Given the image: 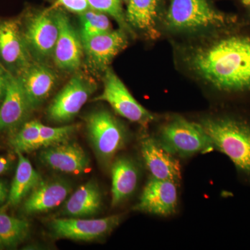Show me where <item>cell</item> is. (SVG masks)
<instances>
[{
    "instance_id": "4dcf8cb0",
    "label": "cell",
    "mask_w": 250,
    "mask_h": 250,
    "mask_svg": "<svg viewBox=\"0 0 250 250\" xmlns=\"http://www.w3.org/2000/svg\"><path fill=\"white\" fill-rule=\"evenodd\" d=\"M9 190L4 182L0 181V206L4 203L9 196Z\"/></svg>"
},
{
    "instance_id": "ffe728a7",
    "label": "cell",
    "mask_w": 250,
    "mask_h": 250,
    "mask_svg": "<svg viewBox=\"0 0 250 250\" xmlns=\"http://www.w3.org/2000/svg\"><path fill=\"white\" fill-rule=\"evenodd\" d=\"M71 191V186L62 179L42 181L29 194L23 210L28 215L48 211L65 202Z\"/></svg>"
},
{
    "instance_id": "d6986e66",
    "label": "cell",
    "mask_w": 250,
    "mask_h": 250,
    "mask_svg": "<svg viewBox=\"0 0 250 250\" xmlns=\"http://www.w3.org/2000/svg\"><path fill=\"white\" fill-rule=\"evenodd\" d=\"M32 111L21 81L9 71L6 93L0 106V130L17 127Z\"/></svg>"
},
{
    "instance_id": "83f0119b",
    "label": "cell",
    "mask_w": 250,
    "mask_h": 250,
    "mask_svg": "<svg viewBox=\"0 0 250 250\" xmlns=\"http://www.w3.org/2000/svg\"><path fill=\"white\" fill-rule=\"evenodd\" d=\"M57 4L70 12L79 15L90 9L88 0H57Z\"/></svg>"
},
{
    "instance_id": "5bb4252c",
    "label": "cell",
    "mask_w": 250,
    "mask_h": 250,
    "mask_svg": "<svg viewBox=\"0 0 250 250\" xmlns=\"http://www.w3.org/2000/svg\"><path fill=\"white\" fill-rule=\"evenodd\" d=\"M55 14L59 26V36L52 58L55 65L61 70L76 71L84 55L82 39L72 26L70 18L62 10L55 7Z\"/></svg>"
},
{
    "instance_id": "f1b7e54d",
    "label": "cell",
    "mask_w": 250,
    "mask_h": 250,
    "mask_svg": "<svg viewBox=\"0 0 250 250\" xmlns=\"http://www.w3.org/2000/svg\"><path fill=\"white\" fill-rule=\"evenodd\" d=\"M9 70L0 64V103L2 102L6 93Z\"/></svg>"
},
{
    "instance_id": "9a60e30c",
    "label": "cell",
    "mask_w": 250,
    "mask_h": 250,
    "mask_svg": "<svg viewBox=\"0 0 250 250\" xmlns=\"http://www.w3.org/2000/svg\"><path fill=\"white\" fill-rule=\"evenodd\" d=\"M39 159L49 168L64 173L80 174L90 169L86 153L78 143L70 140L43 148Z\"/></svg>"
},
{
    "instance_id": "7a4b0ae2",
    "label": "cell",
    "mask_w": 250,
    "mask_h": 250,
    "mask_svg": "<svg viewBox=\"0 0 250 250\" xmlns=\"http://www.w3.org/2000/svg\"><path fill=\"white\" fill-rule=\"evenodd\" d=\"M213 142L215 150L228 156L238 173L250 182V119L221 112H210L195 121Z\"/></svg>"
},
{
    "instance_id": "3957f363",
    "label": "cell",
    "mask_w": 250,
    "mask_h": 250,
    "mask_svg": "<svg viewBox=\"0 0 250 250\" xmlns=\"http://www.w3.org/2000/svg\"><path fill=\"white\" fill-rule=\"evenodd\" d=\"M164 27L172 34L197 35L238 24V17L219 11L209 0H170Z\"/></svg>"
},
{
    "instance_id": "484cf974",
    "label": "cell",
    "mask_w": 250,
    "mask_h": 250,
    "mask_svg": "<svg viewBox=\"0 0 250 250\" xmlns=\"http://www.w3.org/2000/svg\"><path fill=\"white\" fill-rule=\"evenodd\" d=\"M88 1L90 9L103 13L113 18L120 28L126 31L130 36H136V33L126 21L121 0H88Z\"/></svg>"
},
{
    "instance_id": "277c9868",
    "label": "cell",
    "mask_w": 250,
    "mask_h": 250,
    "mask_svg": "<svg viewBox=\"0 0 250 250\" xmlns=\"http://www.w3.org/2000/svg\"><path fill=\"white\" fill-rule=\"evenodd\" d=\"M153 134L167 152L179 160L215 150L211 139L202 126L180 115L166 117Z\"/></svg>"
},
{
    "instance_id": "e0dca14e",
    "label": "cell",
    "mask_w": 250,
    "mask_h": 250,
    "mask_svg": "<svg viewBox=\"0 0 250 250\" xmlns=\"http://www.w3.org/2000/svg\"><path fill=\"white\" fill-rule=\"evenodd\" d=\"M111 205L119 207L128 201L139 187L141 171L139 163L129 156L117 157L112 163Z\"/></svg>"
},
{
    "instance_id": "ba28073f",
    "label": "cell",
    "mask_w": 250,
    "mask_h": 250,
    "mask_svg": "<svg viewBox=\"0 0 250 250\" xmlns=\"http://www.w3.org/2000/svg\"><path fill=\"white\" fill-rule=\"evenodd\" d=\"M96 90L95 82L83 73L75 74L47 109L49 121L65 123L73 119Z\"/></svg>"
},
{
    "instance_id": "1f68e13d",
    "label": "cell",
    "mask_w": 250,
    "mask_h": 250,
    "mask_svg": "<svg viewBox=\"0 0 250 250\" xmlns=\"http://www.w3.org/2000/svg\"><path fill=\"white\" fill-rule=\"evenodd\" d=\"M243 7L250 14V0H240Z\"/></svg>"
},
{
    "instance_id": "5b68a950",
    "label": "cell",
    "mask_w": 250,
    "mask_h": 250,
    "mask_svg": "<svg viewBox=\"0 0 250 250\" xmlns=\"http://www.w3.org/2000/svg\"><path fill=\"white\" fill-rule=\"evenodd\" d=\"M90 143L102 166L111 168L116 154L129 142L127 129L106 110H98L85 118Z\"/></svg>"
},
{
    "instance_id": "8992f818",
    "label": "cell",
    "mask_w": 250,
    "mask_h": 250,
    "mask_svg": "<svg viewBox=\"0 0 250 250\" xmlns=\"http://www.w3.org/2000/svg\"><path fill=\"white\" fill-rule=\"evenodd\" d=\"M21 22L23 36L33 59L45 62L52 58L59 36L55 7L29 11Z\"/></svg>"
},
{
    "instance_id": "7c38bea8",
    "label": "cell",
    "mask_w": 250,
    "mask_h": 250,
    "mask_svg": "<svg viewBox=\"0 0 250 250\" xmlns=\"http://www.w3.org/2000/svg\"><path fill=\"white\" fill-rule=\"evenodd\" d=\"M129 34L121 28L100 35L81 38L86 64L94 72H104L129 43Z\"/></svg>"
},
{
    "instance_id": "d6a6232c",
    "label": "cell",
    "mask_w": 250,
    "mask_h": 250,
    "mask_svg": "<svg viewBox=\"0 0 250 250\" xmlns=\"http://www.w3.org/2000/svg\"><path fill=\"white\" fill-rule=\"evenodd\" d=\"M122 1H123V2H125V3H127L128 2V1H129V0H121Z\"/></svg>"
},
{
    "instance_id": "d4e9b609",
    "label": "cell",
    "mask_w": 250,
    "mask_h": 250,
    "mask_svg": "<svg viewBox=\"0 0 250 250\" xmlns=\"http://www.w3.org/2000/svg\"><path fill=\"white\" fill-rule=\"evenodd\" d=\"M81 38L100 35L111 31V24L107 15L89 9L80 15Z\"/></svg>"
},
{
    "instance_id": "9c48e42d",
    "label": "cell",
    "mask_w": 250,
    "mask_h": 250,
    "mask_svg": "<svg viewBox=\"0 0 250 250\" xmlns=\"http://www.w3.org/2000/svg\"><path fill=\"white\" fill-rule=\"evenodd\" d=\"M124 215L98 219L55 218L50 224L54 236L74 241H99L109 236L122 223Z\"/></svg>"
},
{
    "instance_id": "f546056e",
    "label": "cell",
    "mask_w": 250,
    "mask_h": 250,
    "mask_svg": "<svg viewBox=\"0 0 250 250\" xmlns=\"http://www.w3.org/2000/svg\"><path fill=\"white\" fill-rule=\"evenodd\" d=\"M11 166V161L9 158L0 156V174L4 173L9 170Z\"/></svg>"
},
{
    "instance_id": "7402d4cb",
    "label": "cell",
    "mask_w": 250,
    "mask_h": 250,
    "mask_svg": "<svg viewBox=\"0 0 250 250\" xmlns=\"http://www.w3.org/2000/svg\"><path fill=\"white\" fill-rule=\"evenodd\" d=\"M16 152L18 162L8 196V204L10 206L18 205L42 181L40 174L33 167L30 161L23 153Z\"/></svg>"
},
{
    "instance_id": "4fadbf2b",
    "label": "cell",
    "mask_w": 250,
    "mask_h": 250,
    "mask_svg": "<svg viewBox=\"0 0 250 250\" xmlns=\"http://www.w3.org/2000/svg\"><path fill=\"white\" fill-rule=\"evenodd\" d=\"M0 59L15 75H19L34 60L23 36L21 19L0 21Z\"/></svg>"
},
{
    "instance_id": "4316f807",
    "label": "cell",
    "mask_w": 250,
    "mask_h": 250,
    "mask_svg": "<svg viewBox=\"0 0 250 250\" xmlns=\"http://www.w3.org/2000/svg\"><path fill=\"white\" fill-rule=\"evenodd\" d=\"M79 128H80L79 125L52 127L41 123L40 134L41 140H42V148L68 141L72 135L78 131Z\"/></svg>"
},
{
    "instance_id": "52a82bcc",
    "label": "cell",
    "mask_w": 250,
    "mask_h": 250,
    "mask_svg": "<svg viewBox=\"0 0 250 250\" xmlns=\"http://www.w3.org/2000/svg\"><path fill=\"white\" fill-rule=\"evenodd\" d=\"M103 85V93L95 98V101L106 102L117 114L143 128H147L159 119L157 115L148 111L134 98L110 67L104 72Z\"/></svg>"
},
{
    "instance_id": "cb8c5ba5",
    "label": "cell",
    "mask_w": 250,
    "mask_h": 250,
    "mask_svg": "<svg viewBox=\"0 0 250 250\" xmlns=\"http://www.w3.org/2000/svg\"><path fill=\"white\" fill-rule=\"evenodd\" d=\"M41 122L31 121L23 124L21 129L10 140L16 152H30L42 148L40 134Z\"/></svg>"
},
{
    "instance_id": "44dd1931",
    "label": "cell",
    "mask_w": 250,
    "mask_h": 250,
    "mask_svg": "<svg viewBox=\"0 0 250 250\" xmlns=\"http://www.w3.org/2000/svg\"><path fill=\"white\" fill-rule=\"evenodd\" d=\"M103 207V196L96 182L81 186L64 204L62 214L71 218H85L98 214Z\"/></svg>"
},
{
    "instance_id": "8fae6325",
    "label": "cell",
    "mask_w": 250,
    "mask_h": 250,
    "mask_svg": "<svg viewBox=\"0 0 250 250\" xmlns=\"http://www.w3.org/2000/svg\"><path fill=\"white\" fill-rule=\"evenodd\" d=\"M140 154L150 177L180 183L182 179L180 161L163 147L154 134L143 128L139 140Z\"/></svg>"
},
{
    "instance_id": "2e32d148",
    "label": "cell",
    "mask_w": 250,
    "mask_h": 250,
    "mask_svg": "<svg viewBox=\"0 0 250 250\" xmlns=\"http://www.w3.org/2000/svg\"><path fill=\"white\" fill-rule=\"evenodd\" d=\"M16 76L21 81L33 110L47 100L58 80L56 72L45 62L35 60Z\"/></svg>"
},
{
    "instance_id": "603a6c76",
    "label": "cell",
    "mask_w": 250,
    "mask_h": 250,
    "mask_svg": "<svg viewBox=\"0 0 250 250\" xmlns=\"http://www.w3.org/2000/svg\"><path fill=\"white\" fill-rule=\"evenodd\" d=\"M30 225L26 220L0 213V248H14L27 238Z\"/></svg>"
},
{
    "instance_id": "6da1fadb",
    "label": "cell",
    "mask_w": 250,
    "mask_h": 250,
    "mask_svg": "<svg viewBox=\"0 0 250 250\" xmlns=\"http://www.w3.org/2000/svg\"><path fill=\"white\" fill-rule=\"evenodd\" d=\"M179 68L220 96L250 95V29L240 23L174 46Z\"/></svg>"
},
{
    "instance_id": "ac0fdd59",
    "label": "cell",
    "mask_w": 250,
    "mask_h": 250,
    "mask_svg": "<svg viewBox=\"0 0 250 250\" xmlns=\"http://www.w3.org/2000/svg\"><path fill=\"white\" fill-rule=\"evenodd\" d=\"M126 4L125 15L131 29L149 40H157L161 36L159 24L164 21L162 0H129Z\"/></svg>"
},
{
    "instance_id": "30bf717a",
    "label": "cell",
    "mask_w": 250,
    "mask_h": 250,
    "mask_svg": "<svg viewBox=\"0 0 250 250\" xmlns=\"http://www.w3.org/2000/svg\"><path fill=\"white\" fill-rule=\"evenodd\" d=\"M179 184L149 177L132 209L164 218L176 214L179 205Z\"/></svg>"
}]
</instances>
